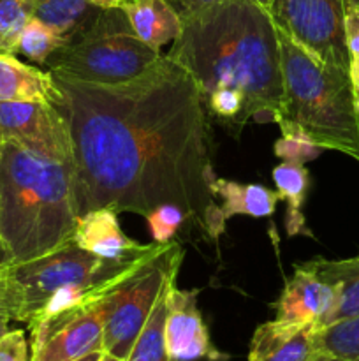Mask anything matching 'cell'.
Segmentation results:
<instances>
[{
  "mask_svg": "<svg viewBox=\"0 0 359 361\" xmlns=\"http://www.w3.org/2000/svg\"><path fill=\"white\" fill-rule=\"evenodd\" d=\"M51 76L73 141L77 214L108 207L146 217L160 204H176L208 238H220L225 219L210 189L204 99L182 66L162 55L116 85Z\"/></svg>",
  "mask_w": 359,
  "mask_h": 361,
  "instance_id": "obj_1",
  "label": "cell"
},
{
  "mask_svg": "<svg viewBox=\"0 0 359 361\" xmlns=\"http://www.w3.org/2000/svg\"><path fill=\"white\" fill-rule=\"evenodd\" d=\"M182 28L165 56L182 66L208 94L238 88L245 118L278 123L282 116L280 46L266 7L250 0H222L180 14Z\"/></svg>",
  "mask_w": 359,
  "mask_h": 361,
  "instance_id": "obj_2",
  "label": "cell"
},
{
  "mask_svg": "<svg viewBox=\"0 0 359 361\" xmlns=\"http://www.w3.org/2000/svg\"><path fill=\"white\" fill-rule=\"evenodd\" d=\"M77 217L73 164L2 141L0 252L4 263H27L60 249L74 240Z\"/></svg>",
  "mask_w": 359,
  "mask_h": 361,
  "instance_id": "obj_3",
  "label": "cell"
},
{
  "mask_svg": "<svg viewBox=\"0 0 359 361\" xmlns=\"http://www.w3.org/2000/svg\"><path fill=\"white\" fill-rule=\"evenodd\" d=\"M280 46L282 133L296 130L322 150L359 161V104L351 69L326 66L277 28Z\"/></svg>",
  "mask_w": 359,
  "mask_h": 361,
  "instance_id": "obj_4",
  "label": "cell"
},
{
  "mask_svg": "<svg viewBox=\"0 0 359 361\" xmlns=\"http://www.w3.org/2000/svg\"><path fill=\"white\" fill-rule=\"evenodd\" d=\"M160 51L144 44L122 7H106L46 62L49 73L84 83L116 85L150 69Z\"/></svg>",
  "mask_w": 359,
  "mask_h": 361,
  "instance_id": "obj_5",
  "label": "cell"
},
{
  "mask_svg": "<svg viewBox=\"0 0 359 361\" xmlns=\"http://www.w3.org/2000/svg\"><path fill=\"white\" fill-rule=\"evenodd\" d=\"M182 259L183 249L180 243L169 242L164 252L109 296L102 351L123 361L127 360L150 319L168 279L178 275Z\"/></svg>",
  "mask_w": 359,
  "mask_h": 361,
  "instance_id": "obj_6",
  "label": "cell"
},
{
  "mask_svg": "<svg viewBox=\"0 0 359 361\" xmlns=\"http://www.w3.org/2000/svg\"><path fill=\"white\" fill-rule=\"evenodd\" d=\"M275 27L326 66L351 69L345 0H270Z\"/></svg>",
  "mask_w": 359,
  "mask_h": 361,
  "instance_id": "obj_7",
  "label": "cell"
},
{
  "mask_svg": "<svg viewBox=\"0 0 359 361\" xmlns=\"http://www.w3.org/2000/svg\"><path fill=\"white\" fill-rule=\"evenodd\" d=\"M111 295L67 307L28 326L32 334L30 361H76L102 351L106 310Z\"/></svg>",
  "mask_w": 359,
  "mask_h": 361,
  "instance_id": "obj_8",
  "label": "cell"
},
{
  "mask_svg": "<svg viewBox=\"0 0 359 361\" xmlns=\"http://www.w3.org/2000/svg\"><path fill=\"white\" fill-rule=\"evenodd\" d=\"M0 140L73 164L69 123L58 106L49 102H0Z\"/></svg>",
  "mask_w": 359,
  "mask_h": 361,
  "instance_id": "obj_9",
  "label": "cell"
},
{
  "mask_svg": "<svg viewBox=\"0 0 359 361\" xmlns=\"http://www.w3.org/2000/svg\"><path fill=\"white\" fill-rule=\"evenodd\" d=\"M165 351L172 361H225L227 355L211 342L203 316L197 309V291H171L168 319L164 326Z\"/></svg>",
  "mask_w": 359,
  "mask_h": 361,
  "instance_id": "obj_10",
  "label": "cell"
},
{
  "mask_svg": "<svg viewBox=\"0 0 359 361\" xmlns=\"http://www.w3.org/2000/svg\"><path fill=\"white\" fill-rule=\"evenodd\" d=\"M336 296V284L320 279L306 263L298 264L275 305V319L320 328L333 310Z\"/></svg>",
  "mask_w": 359,
  "mask_h": 361,
  "instance_id": "obj_11",
  "label": "cell"
},
{
  "mask_svg": "<svg viewBox=\"0 0 359 361\" xmlns=\"http://www.w3.org/2000/svg\"><path fill=\"white\" fill-rule=\"evenodd\" d=\"M315 326L270 321L260 324L250 342L248 361H317Z\"/></svg>",
  "mask_w": 359,
  "mask_h": 361,
  "instance_id": "obj_12",
  "label": "cell"
},
{
  "mask_svg": "<svg viewBox=\"0 0 359 361\" xmlns=\"http://www.w3.org/2000/svg\"><path fill=\"white\" fill-rule=\"evenodd\" d=\"M0 102H49L60 106L62 92L51 73L0 51Z\"/></svg>",
  "mask_w": 359,
  "mask_h": 361,
  "instance_id": "obj_13",
  "label": "cell"
},
{
  "mask_svg": "<svg viewBox=\"0 0 359 361\" xmlns=\"http://www.w3.org/2000/svg\"><path fill=\"white\" fill-rule=\"evenodd\" d=\"M74 242L94 256L115 261L139 250L143 243L130 240L118 224L113 208H97L80 215L74 229Z\"/></svg>",
  "mask_w": 359,
  "mask_h": 361,
  "instance_id": "obj_14",
  "label": "cell"
},
{
  "mask_svg": "<svg viewBox=\"0 0 359 361\" xmlns=\"http://www.w3.org/2000/svg\"><path fill=\"white\" fill-rule=\"evenodd\" d=\"M137 37L160 51L172 42L182 28V18L169 0H123L122 6Z\"/></svg>",
  "mask_w": 359,
  "mask_h": 361,
  "instance_id": "obj_15",
  "label": "cell"
},
{
  "mask_svg": "<svg viewBox=\"0 0 359 361\" xmlns=\"http://www.w3.org/2000/svg\"><path fill=\"white\" fill-rule=\"evenodd\" d=\"M210 189L215 197H220V210L225 222L234 215H250L257 219L271 217L280 201L277 190L267 189L266 185L232 182L227 178H218L217 175L210 180Z\"/></svg>",
  "mask_w": 359,
  "mask_h": 361,
  "instance_id": "obj_16",
  "label": "cell"
},
{
  "mask_svg": "<svg viewBox=\"0 0 359 361\" xmlns=\"http://www.w3.org/2000/svg\"><path fill=\"white\" fill-rule=\"evenodd\" d=\"M306 264L320 279H324L329 284H336L338 288L336 303H334L333 310L322 323V326L359 316V254L355 257H351V259L340 261L315 257L312 261H306Z\"/></svg>",
  "mask_w": 359,
  "mask_h": 361,
  "instance_id": "obj_17",
  "label": "cell"
},
{
  "mask_svg": "<svg viewBox=\"0 0 359 361\" xmlns=\"http://www.w3.org/2000/svg\"><path fill=\"white\" fill-rule=\"evenodd\" d=\"M102 9L88 0H32V18L51 28L63 42L92 25Z\"/></svg>",
  "mask_w": 359,
  "mask_h": 361,
  "instance_id": "obj_18",
  "label": "cell"
},
{
  "mask_svg": "<svg viewBox=\"0 0 359 361\" xmlns=\"http://www.w3.org/2000/svg\"><path fill=\"white\" fill-rule=\"evenodd\" d=\"M273 182L280 200L287 203L285 212V229L289 236H296L299 233H308L303 215V203L306 200L310 185V173L305 166L280 162L273 169Z\"/></svg>",
  "mask_w": 359,
  "mask_h": 361,
  "instance_id": "obj_19",
  "label": "cell"
},
{
  "mask_svg": "<svg viewBox=\"0 0 359 361\" xmlns=\"http://www.w3.org/2000/svg\"><path fill=\"white\" fill-rule=\"evenodd\" d=\"M176 277L178 275H172V277L168 279L150 319L144 324L139 338L136 341L132 351H130V355L127 356L125 361H172L169 358L168 351H165L164 326L165 319H168L171 291L176 286Z\"/></svg>",
  "mask_w": 359,
  "mask_h": 361,
  "instance_id": "obj_20",
  "label": "cell"
},
{
  "mask_svg": "<svg viewBox=\"0 0 359 361\" xmlns=\"http://www.w3.org/2000/svg\"><path fill=\"white\" fill-rule=\"evenodd\" d=\"M315 338L317 348L324 355L359 361V316L319 328Z\"/></svg>",
  "mask_w": 359,
  "mask_h": 361,
  "instance_id": "obj_21",
  "label": "cell"
},
{
  "mask_svg": "<svg viewBox=\"0 0 359 361\" xmlns=\"http://www.w3.org/2000/svg\"><path fill=\"white\" fill-rule=\"evenodd\" d=\"M62 44L63 41L51 28H48L35 18H30V21L21 30L13 53L25 56L37 66H46L49 56Z\"/></svg>",
  "mask_w": 359,
  "mask_h": 361,
  "instance_id": "obj_22",
  "label": "cell"
},
{
  "mask_svg": "<svg viewBox=\"0 0 359 361\" xmlns=\"http://www.w3.org/2000/svg\"><path fill=\"white\" fill-rule=\"evenodd\" d=\"M208 111L229 127L234 136L245 127V97L238 88L220 87L204 97Z\"/></svg>",
  "mask_w": 359,
  "mask_h": 361,
  "instance_id": "obj_23",
  "label": "cell"
},
{
  "mask_svg": "<svg viewBox=\"0 0 359 361\" xmlns=\"http://www.w3.org/2000/svg\"><path fill=\"white\" fill-rule=\"evenodd\" d=\"M32 18V0H0V51L13 53Z\"/></svg>",
  "mask_w": 359,
  "mask_h": 361,
  "instance_id": "obj_24",
  "label": "cell"
},
{
  "mask_svg": "<svg viewBox=\"0 0 359 361\" xmlns=\"http://www.w3.org/2000/svg\"><path fill=\"white\" fill-rule=\"evenodd\" d=\"M148 228L155 243H169L172 242V236L178 233L185 222H189L187 214L176 204H160L153 212L146 215Z\"/></svg>",
  "mask_w": 359,
  "mask_h": 361,
  "instance_id": "obj_25",
  "label": "cell"
},
{
  "mask_svg": "<svg viewBox=\"0 0 359 361\" xmlns=\"http://www.w3.org/2000/svg\"><path fill=\"white\" fill-rule=\"evenodd\" d=\"M320 150L322 148L313 145L312 141H308L301 133H296V130H285L282 133L280 140L275 143V155L291 164L305 166L306 162L315 159Z\"/></svg>",
  "mask_w": 359,
  "mask_h": 361,
  "instance_id": "obj_26",
  "label": "cell"
},
{
  "mask_svg": "<svg viewBox=\"0 0 359 361\" xmlns=\"http://www.w3.org/2000/svg\"><path fill=\"white\" fill-rule=\"evenodd\" d=\"M0 361H30V348L23 330H9L0 337Z\"/></svg>",
  "mask_w": 359,
  "mask_h": 361,
  "instance_id": "obj_27",
  "label": "cell"
},
{
  "mask_svg": "<svg viewBox=\"0 0 359 361\" xmlns=\"http://www.w3.org/2000/svg\"><path fill=\"white\" fill-rule=\"evenodd\" d=\"M0 314L16 321L18 316V293L11 277V268L7 263H0Z\"/></svg>",
  "mask_w": 359,
  "mask_h": 361,
  "instance_id": "obj_28",
  "label": "cell"
},
{
  "mask_svg": "<svg viewBox=\"0 0 359 361\" xmlns=\"http://www.w3.org/2000/svg\"><path fill=\"white\" fill-rule=\"evenodd\" d=\"M345 41L351 62L359 60V0H345Z\"/></svg>",
  "mask_w": 359,
  "mask_h": 361,
  "instance_id": "obj_29",
  "label": "cell"
},
{
  "mask_svg": "<svg viewBox=\"0 0 359 361\" xmlns=\"http://www.w3.org/2000/svg\"><path fill=\"white\" fill-rule=\"evenodd\" d=\"M169 2L176 7L178 14H187V13H192V11L203 9V7H206V6H211V4L222 2V0H169ZM250 2H256V4H259V6L266 7L267 9V4H270V0H250Z\"/></svg>",
  "mask_w": 359,
  "mask_h": 361,
  "instance_id": "obj_30",
  "label": "cell"
},
{
  "mask_svg": "<svg viewBox=\"0 0 359 361\" xmlns=\"http://www.w3.org/2000/svg\"><path fill=\"white\" fill-rule=\"evenodd\" d=\"M351 76H352V83H354L355 99H358V104H359V60L351 62Z\"/></svg>",
  "mask_w": 359,
  "mask_h": 361,
  "instance_id": "obj_31",
  "label": "cell"
},
{
  "mask_svg": "<svg viewBox=\"0 0 359 361\" xmlns=\"http://www.w3.org/2000/svg\"><path fill=\"white\" fill-rule=\"evenodd\" d=\"M88 2L106 9V7H120L123 4V0H88Z\"/></svg>",
  "mask_w": 359,
  "mask_h": 361,
  "instance_id": "obj_32",
  "label": "cell"
},
{
  "mask_svg": "<svg viewBox=\"0 0 359 361\" xmlns=\"http://www.w3.org/2000/svg\"><path fill=\"white\" fill-rule=\"evenodd\" d=\"M9 321L11 317H7L6 314H0V337H2L6 331H9Z\"/></svg>",
  "mask_w": 359,
  "mask_h": 361,
  "instance_id": "obj_33",
  "label": "cell"
},
{
  "mask_svg": "<svg viewBox=\"0 0 359 361\" xmlns=\"http://www.w3.org/2000/svg\"><path fill=\"white\" fill-rule=\"evenodd\" d=\"M101 355H102V351L90 353V355L83 356V358H80V360H76V361H99V360H101Z\"/></svg>",
  "mask_w": 359,
  "mask_h": 361,
  "instance_id": "obj_34",
  "label": "cell"
},
{
  "mask_svg": "<svg viewBox=\"0 0 359 361\" xmlns=\"http://www.w3.org/2000/svg\"><path fill=\"white\" fill-rule=\"evenodd\" d=\"M317 361H351V360H344V358H336V356H329V355H320V358Z\"/></svg>",
  "mask_w": 359,
  "mask_h": 361,
  "instance_id": "obj_35",
  "label": "cell"
},
{
  "mask_svg": "<svg viewBox=\"0 0 359 361\" xmlns=\"http://www.w3.org/2000/svg\"><path fill=\"white\" fill-rule=\"evenodd\" d=\"M99 361H123V360H120V358H116V356L109 355V353L102 351V355H101V360H99Z\"/></svg>",
  "mask_w": 359,
  "mask_h": 361,
  "instance_id": "obj_36",
  "label": "cell"
},
{
  "mask_svg": "<svg viewBox=\"0 0 359 361\" xmlns=\"http://www.w3.org/2000/svg\"><path fill=\"white\" fill-rule=\"evenodd\" d=\"M0 145H2V140H0Z\"/></svg>",
  "mask_w": 359,
  "mask_h": 361,
  "instance_id": "obj_37",
  "label": "cell"
}]
</instances>
